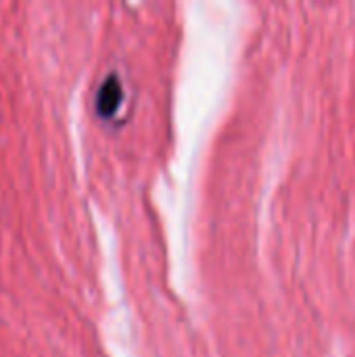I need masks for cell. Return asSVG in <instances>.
Returning <instances> with one entry per match:
<instances>
[{"label":"cell","instance_id":"cell-1","mask_svg":"<svg viewBox=\"0 0 355 357\" xmlns=\"http://www.w3.org/2000/svg\"><path fill=\"white\" fill-rule=\"evenodd\" d=\"M123 98V88H121V79L111 73L107 75V79L100 84L98 92H96V111L100 117H113L115 111L119 109Z\"/></svg>","mask_w":355,"mask_h":357}]
</instances>
